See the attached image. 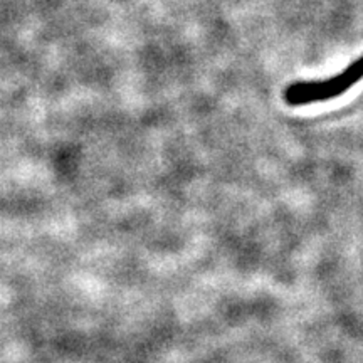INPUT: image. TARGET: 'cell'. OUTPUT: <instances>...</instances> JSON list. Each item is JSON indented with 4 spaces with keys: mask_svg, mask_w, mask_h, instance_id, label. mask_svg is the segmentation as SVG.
<instances>
[{
    "mask_svg": "<svg viewBox=\"0 0 363 363\" xmlns=\"http://www.w3.org/2000/svg\"><path fill=\"white\" fill-rule=\"evenodd\" d=\"M363 79V54L350 62L342 72L316 81H299L284 89V101L288 106L326 103L340 98Z\"/></svg>",
    "mask_w": 363,
    "mask_h": 363,
    "instance_id": "6da1fadb",
    "label": "cell"
}]
</instances>
